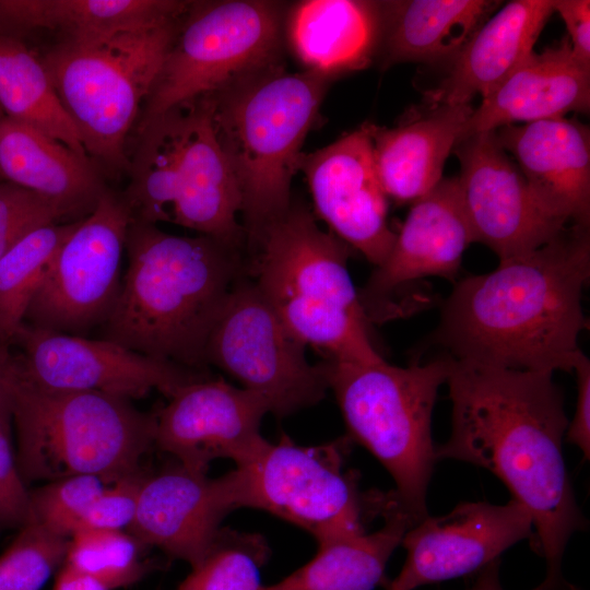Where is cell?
<instances>
[{"mask_svg":"<svg viewBox=\"0 0 590 590\" xmlns=\"http://www.w3.org/2000/svg\"><path fill=\"white\" fill-rule=\"evenodd\" d=\"M471 243L459 179L442 178L412 202L387 257L358 291L369 321L393 317V299L422 279L455 282Z\"/></svg>","mask_w":590,"mask_h":590,"instance_id":"obj_19","label":"cell"},{"mask_svg":"<svg viewBox=\"0 0 590 590\" xmlns=\"http://www.w3.org/2000/svg\"><path fill=\"white\" fill-rule=\"evenodd\" d=\"M106 484L93 475H73L30 491L31 516L48 531L69 539ZM27 521V522H28Z\"/></svg>","mask_w":590,"mask_h":590,"instance_id":"obj_35","label":"cell"},{"mask_svg":"<svg viewBox=\"0 0 590 590\" xmlns=\"http://www.w3.org/2000/svg\"><path fill=\"white\" fill-rule=\"evenodd\" d=\"M332 81L279 66L210 94L216 137L241 196L247 250L290 208L305 139Z\"/></svg>","mask_w":590,"mask_h":590,"instance_id":"obj_5","label":"cell"},{"mask_svg":"<svg viewBox=\"0 0 590 590\" xmlns=\"http://www.w3.org/2000/svg\"><path fill=\"white\" fill-rule=\"evenodd\" d=\"M589 226L562 235L495 270L455 282L426 345L459 363L571 373L588 328Z\"/></svg>","mask_w":590,"mask_h":590,"instance_id":"obj_2","label":"cell"},{"mask_svg":"<svg viewBox=\"0 0 590 590\" xmlns=\"http://www.w3.org/2000/svg\"><path fill=\"white\" fill-rule=\"evenodd\" d=\"M555 12L566 25L574 58L590 69V1L554 0Z\"/></svg>","mask_w":590,"mask_h":590,"instance_id":"obj_40","label":"cell"},{"mask_svg":"<svg viewBox=\"0 0 590 590\" xmlns=\"http://www.w3.org/2000/svg\"><path fill=\"white\" fill-rule=\"evenodd\" d=\"M11 405L0 406V527L21 528L31 516L30 491L11 444Z\"/></svg>","mask_w":590,"mask_h":590,"instance_id":"obj_37","label":"cell"},{"mask_svg":"<svg viewBox=\"0 0 590 590\" xmlns=\"http://www.w3.org/2000/svg\"><path fill=\"white\" fill-rule=\"evenodd\" d=\"M191 1L178 0H0V36L22 39L36 30L60 39L108 36L179 20Z\"/></svg>","mask_w":590,"mask_h":590,"instance_id":"obj_27","label":"cell"},{"mask_svg":"<svg viewBox=\"0 0 590 590\" xmlns=\"http://www.w3.org/2000/svg\"><path fill=\"white\" fill-rule=\"evenodd\" d=\"M67 216L56 203L11 182L0 181V258L31 232Z\"/></svg>","mask_w":590,"mask_h":590,"instance_id":"obj_36","label":"cell"},{"mask_svg":"<svg viewBox=\"0 0 590 590\" xmlns=\"http://www.w3.org/2000/svg\"><path fill=\"white\" fill-rule=\"evenodd\" d=\"M493 0L382 1L381 66L452 61L496 11Z\"/></svg>","mask_w":590,"mask_h":590,"instance_id":"obj_28","label":"cell"},{"mask_svg":"<svg viewBox=\"0 0 590 590\" xmlns=\"http://www.w3.org/2000/svg\"><path fill=\"white\" fill-rule=\"evenodd\" d=\"M140 545L122 530L82 529L69 538L64 563L95 578L107 590L125 588L153 568L140 559Z\"/></svg>","mask_w":590,"mask_h":590,"instance_id":"obj_33","label":"cell"},{"mask_svg":"<svg viewBox=\"0 0 590 590\" xmlns=\"http://www.w3.org/2000/svg\"><path fill=\"white\" fill-rule=\"evenodd\" d=\"M269 556L261 534L221 527L204 558L178 590H260V571Z\"/></svg>","mask_w":590,"mask_h":590,"instance_id":"obj_32","label":"cell"},{"mask_svg":"<svg viewBox=\"0 0 590 590\" xmlns=\"http://www.w3.org/2000/svg\"><path fill=\"white\" fill-rule=\"evenodd\" d=\"M102 169L58 140L0 118V179L59 205L67 215H88L108 189Z\"/></svg>","mask_w":590,"mask_h":590,"instance_id":"obj_26","label":"cell"},{"mask_svg":"<svg viewBox=\"0 0 590 590\" xmlns=\"http://www.w3.org/2000/svg\"><path fill=\"white\" fill-rule=\"evenodd\" d=\"M9 362L10 350L0 349V406L10 404L7 384Z\"/></svg>","mask_w":590,"mask_h":590,"instance_id":"obj_43","label":"cell"},{"mask_svg":"<svg viewBox=\"0 0 590 590\" xmlns=\"http://www.w3.org/2000/svg\"><path fill=\"white\" fill-rule=\"evenodd\" d=\"M12 346L19 350L16 354L10 350L14 375L44 390L95 391L128 400L157 390L169 399L184 386L205 377L103 338L86 339L26 323Z\"/></svg>","mask_w":590,"mask_h":590,"instance_id":"obj_14","label":"cell"},{"mask_svg":"<svg viewBox=\"0 0 590 590\" xmlns=\"http://www.w3.org/2000/svg\"><path fill=\"white\" fill-rule=\"evenodd\" d=\"M76 222L39 227L0 258V349L11 350L50 260Z\"/></svg>","mask_w":590,"mask_h":590,"instance_id":"obj_31","label":"cell"},{"mask_svg":"<svg viewBox=\"0 0 590 590\" xmlns=\"http://www.w3.org/2000/svg\"><path fill=\"white\" fill-rule=\"evenodd\" d=\"M130 222L121 194L107 189L55 252L28 304L24 323L80 337L102 326L119 294Z\"/></svg>","mask_w":590,"mask_h":590,"instance_id":"obj_13","label":"cell"},{"mask_svg":"<svg viewBox=\"0 0 590 590\" xmlns=\"http://www.w3.org/2000/svg\"><path fill=\"white\" fill-rule=\"evenodd\" d=\"M148 477L140 469L105 485L79 523L82 529L122 530L135 515L139 494Z\"/></svg>","mask_w":590,"mask_h":590,"instance_id":"obj_38","label":"cell"},{"mask_svg":"<svg viewBox=\"0 0 590 590\" xmlns=\"http://www.w3.org/2000/svg\"><path fill=\"white\" fill-rule=\"evenodd\" d=\"M499 565L500 560L497 558L475 571L467 590H504L499 580Z\"/></svg>","mask_w":590,"mask_h":590,"instance_id":"obj_42","label":"cell"},{"mask_svg":"<svg viewBox=\"0 0 590 590\" xmlns=\"http://www.w3.org/2000/svg\"><path fill=\"white\" fill-rule=\"evenodd\" d=\"M69 539L28 521L0 555V590H39L64 563Z\"/></svg>","mask_w":590,"mask_h":590,"instance_id":"obj_34","label":"cell"},{"mask_svg":"<svg viewBox=\"0 0 590 590\" xmlns=\"http://www.w3.org/2000/svg\"><path fill=\"white\" fill-rule=\"evenodd\" d=\"M590 108V69L573 56L568 38L534 50L473 109L461 139L516 122L563 118Z\"/></svg>","mask_w":590,"mask_h":590,"instance_id":"obj_22","label":"cell"},{"mask_svg":"<svg viewBox=\"0 0 590 590\" xmlns=\"http://www.w3.org/2000/svg\"><path fill=\"white\" fill-rule=\"evenodd\" d=\"M451 358L439 355L406 367L377 362L324 359L329 389L343 415L347 437L366 448L389 472V494L415 526L428 516L426 495L437 462L432 414Z\"/></svg>","mask_w":590,"mask_h":590,"instance_id":"obj_7","label":"cell"},{"mask_svg":"<svg viewBox=\"0 0 590 590\" xmlns=\"http://www.w3.org/2000/svg\"><path fill=\"white\" fill-rule=\"evenodd\" d=\"M446 384L452 403L448 440L436 459L482 467L499 477L531 514V547L546 563L536 590H560L562 560L574 533L588 521L563 457L569 420L553 373L518 370L451 359Z\"/></svg>","mask_w":590,"mask_h":590,"instance_id":"obj_1","label":"cell"},{"mask_svg":"<svg viewBox=\"0 0 590 590\" xmlns=\"http://www.w3.org/2000/svg\"><path fill=\"white\" fill-rule=\"evenodd\" d=\"M7 384L25 482L83 474L108 485L139 470L154 445L155 415L137 410L128 399L39 389L16 377L10 362Z\"/></svg>","mask_w":590,"mask_h":590,"instance_id":"obj_8","label":"cell"},{"mask_svg":"<svg viewBox=\"0 0 590 590\" xmlns=\"http://www.w3.org/2000/svg\"><path fill=\"white\" fill-rule=\"evenodd\" d=\"M182 16L156 27L60 39L40 57L86 154L102 172L127 173L128 137Z\"/></svg>","mask_w":590,"mask_h":590,"instance_id":"obj_9","label":"cell"},{"mask_svg":"<svg viewBox=\"0 0 590 590\" xmlns=\"http://www.w3.org/2000/svg\"><path fill=\"white\" fill-rule=\"evenodd\" d=\"M524 539L530 544L534 540L533 519L518 500L460 503L444 516L425 517L405 532L401 545L406 559L384 588L415 590L474 574Z\"/></svg>","mask_w":590,"mask_h":590,"instance_id":"obj_17","label":"cell"},{"mask_svg":"<svg viewBox=\"0 0 590 590\" xmlns=\"http://www.w3.org/2000/svg\"><path fill=\"white\" fill-rule=\"evenodd\" d=\"M554 13V0H515L487 19L451 61L425 104L463 105L486 97L526 58Z\"/></svg>","mask_w":590,"mask_h":590,"instance_id":"obj_23","label":"cell"},{"mask_svg":"<svg viewBox=\"0 0 590 590\" xmlns=\"http://www.w3.org/2000/svg\"><path fill=\"white\" fill-rule=\"evenodd\" d=\"M122 198L132 220L173 223L246 248L241 196L219 142L211 96L154 117L130 156Z\"/></svg>","mask_w":590,"mask_h":590,"instance_id":"obj_6","label":"cell"},{"mask_svg":"<svg viewBox=\"0 0 590 590\" xmlns=\"http://www.w3.org/2000/svg\"><path fill=\"white\" fill-rule=\"evenodd\" d=\"M352 440L345 435L318 446L282 436L266 442L248 461L228 472L237 508H256L295 524L317 544L365 532L373 519L369 492L362 493L355 471L345 468Z\"/></svg>","mask_w":590,"mask_h":590,"instance_id":"obj_11","label":"cell"},{"mask_svg":"<svg viewBox=\"0 0 590 590\" xmlns=\"http://www.w3.org/2000/svg\"><path fill=\"white\" fill-rule=\"evenodd\" d=\"M284 44L306 71L337 79L379 51L382 1L303 0L285 11Z\"/></svg>","mask_w":590,"mask_h":590,"instance_id":"obj_24","label":"cell"},{"mask_svg":"<svg viewBox=\"0 0 590 590\" xmlns=\"http://www.w3.org/2000/svg\"><path fill=\"white\" fill-rule=\"evenodd\" d=\"M375 123L364 122L334 142L303 154L304 173L318 216L351 249L379 266L396 238L388 197L374 160Z\"/></svg>","mask_w":590,"mask_h":590,"instance_id":"obj_16","label":"cell"},{"mask_svg":"<svg viewBox=\"0 0 590 590\" xmlns=\"http://www.w3.org/2000/svg\"><path fill=\"white\" fill-rule=\"evenodd\" d=\"M496 137L538 200L564 222L589 226L590 133L575 119L505 126Z\"/></svg>","mask_w":590,"mask_h":590,"instance_id":"obj_21","label":"cell"},{"mask_svg":"<svg viewBox=\"0 0 590 590\" xmlns=\"http://www.w3.org/2000/svg\"><path fill=\"white\" fill-rule=\"evenodd\" d=\"M2 116H4V115H3V113H2V110H1V108H0V118H1Z\"/></svg>","mask_w":590,"mask_h":590,"instance_id":"obj_45","label":"cell"},{"mask_svg":"<svg viewBox=\"0 0 590 590\" xmlns=\"http://www.w3.org/2000/svg\"><path fill=\"white\" fill-rule=\"evenodd\" d=\"M305 345L284 327L247 273L231 291L208 338L213 364L261 397L276 417L321 401L329 384L324 363L312 365Z\"/></svg>","mask_w":590,"mask_h":590,"instance_id":"obj_12","label":"cell"},{"mask_svg":"<svg viewBox=\"0 0 590 590\" xmlns=\"http://www.w3.org/2000/svg\"><path fill=\"white\" fill-rule=\"evenodd\" d=\"M54 590H107L99 581L90 575L63 563Z\"/></svg>","mask_w":590,"mask_h":590,"instance_id":"obj_41","label":"cell"},{"mask_svg":"<svg viewBox=\"0 0 590 590\" xmlns=\"http://www.w3.org/2000/svg\"><path fill=\"white\" fill-rule=\"evenodd\" d=\"M248 274L286 330L335 362H377L369 319L347 260L351 248L292 201L248 250Z\"/></svg>","mask_w":590,"mask_h":590,"instance_id":"obj_4","label":"cell"},{"mask_svg":"<svg viewBox=\"0 0 590 590\" xmlns=\"http://www.w3.org/2000/svg\"><path fill=\"white\" fill-rule=\"evenodd\" d=\"M1 180V179H0Z\"/></svg>","mask_w":590,"mask_h":590,"instance_id":"obj_46","label":"cell"},{"mask_svg":"<svg viewBox=\"0 0 590 590\" xmlns=\"http://www.w3.org/2000/svg\"><path fill=\"white\" fill-rule=\"evenodd\" d=\"M125 249L128 268L103 339L198 370L221 309L248 273L244 248L131 220Z\"/></svg>","mask_w":590,"mask_h":590,"instance_id":"obj_3","label":"cell"},{"mask_svg":"<svg viewBox=\"0 0 590 590\" xmlns=\"http://www.w3.org/2000/svg\"><path fill=\"white\" fill-rule=\"evenodd\" d=\"M453 152L473 243L491 248L499 262L541 248L570 226L533 194L495 130L461 139Z\"/></svg>","mask_w":590,"mask_h":590,"instance_id":"obj_15","label":"cell"},{"mask_svg":"<svg viewBox=\"0 0 590 590\" xmlns=\"http://www.w3.org/2000/svg\"><path fill=\"white\" fill-rule=\"evenodd\" d=\"M473 109L472 104L424 103L394 127L374 126L375 166L388 198L414 202L437 186Z\"/></svg>","mask_w":590,"mask_h":590,"instance_id":"obj_25","label":"cell"},{"mask_svg":"<svg viewBox=\"0 0 590 590\" xmlns=\"http://www.w3.org/2000/svg\"><path fill=\"white\" fill-rule=\"evenodd\" d=\"M382 518L385 524L373 533L319 543L311 560L260 590H375L384 587L389 580L385 574L387 563L413 523L397 508Z\"/></svg>","mask_w":590,"mask_h":590,"instance_id":"obj_29","label":"cell"},{"mask_svg":"<svg viewBox=\"0 0 590 590\" xmlns=\"http://www.w3.org/2000/svg\"><path fill=\"white\" fill-rule=\"evenodd\" d=\"M267 413L258 394L204 377L180 388L155 414L154 445L194 473L206 474L216 459L239 465L266 442L260 426Z\"/></svg>","mask_w":590,"mask_h":590,"instance_id":"obj_18","label":"cell"},{"mask_svg":"<svg viewBox=\"0 0 590 590\" xmlns=\"http://www.w3.org/2000/svg\"><path fill=\"white\" fill-rule=\"evenodd\" d=\"M285 11L268 0L191 1L138 123L283 66Z\"/></svg>","mask_w":590,"mask_h":590,"instance_id":"obj_10","label":"cell"},{"mask_svg":"<svg viewBox=\"0 0 590 590\" xmlns=\"http://www.w3.org/2000/svg\"><path fill=\"white\" fill-rule=\"evenodd\" d=\"M235 509L228 473L210 479L178 463L148 475L128 531L141 545L158 547L193 568Z\"/></svg>","mask_w":590,"mask_h":590,"instance_id":"obj_20","label":"cell"},{"mask_svg":"<svg viewBox=\"0 0 590 590\" xmlns=\"http://www.w3.org/2000/svg\"><path fill=\"white\" fill-rule=\"evenodd\" d=\"M0 108L5 117L88 156L40 58L20 38L0 36Z\"/></svg>","mask_w":590,"mask_h":590,"instance_id":"obj_30","label":"cell"},{"mask_svg":"<svg viewBox=\"0 0 590 590\" xmlns=\"http://www.w3.org/2000/svg\"><path fill=\"white\" fill-rule=\"evenodd\" d=\"M577 380V400L575 413L568 423L566 440L577 446L585 459L590 456V361L583 353L574 370Z\"/></svg>","mask_w":590,"mask_h":590,"instance_id":"obj_39","label":"cell"},{"mask_svg":"<svg viewBox=\"0 0 590 590\" xmlns=\"http://www.w3.org/2000/svg\"><path fill=\"white\" fill-rule=\"evenodd\" d=\"M560 590H580V589H578L576 586L565 581V583L563 585Z\"/></svg>","mask_w":590,"mask_h":590,"instance_id":"obj_44","label":"cell"}]
</instances>
